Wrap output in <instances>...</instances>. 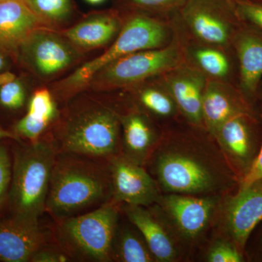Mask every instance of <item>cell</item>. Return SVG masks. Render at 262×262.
<instances>
[{"mask_svg":"<svg viewBox=\"0 0 262 262\" xmlns=\"http://www.w3.org/2000/svg\"><path fill=\"white\" fill-rule=\"evenodd\" d=\"M112 195L110 171L96 160L58 153L52 171L46 211L58 221L93 211Z\"/></svg>","mask_w":262,"mask_h":262,"instance_id":"cell-1","label":"cell"},{"mask_svg":"<svg viewBox=\"0 0 262 262\" xmlns=\"http://www.w3.org/2000/svg\"><path fill=\"white\" fill-rule=\"evenodd\" d=\"M12 141L13 173L4 214L37 225L46 211L58 149L48 141Z\"/></svg>","mask_w":262,"mask_h":262,"instance_id":"cell-2","label":"cell"},{"mask_svg":"<svg viewBox=\"0 0 262 262\" xmlns=\"http://www.w3.org/2000/svg\"><path fill=\"white\" fill-rule=\"evenodd\" d=\"M118 210L106 203L82 214L58 221L57 239L69 257L91 261H112Z\"/></svg>","mask_w":262,"mask_h":262,"instance_id":"cell-3","label":"cell"},{"mask_svg":"<svg viewBox=\"0 0 262 262\" xmlns=\"http://www.w3.org/2000/svg\"><path fill=\"white\" fill-rule=\"evenodd\" d=\"M120 125V119L108 108L83 110L69 119L60 138V150L94 160H110L118 151Z\"/></svg>","mask_w":262,"mask_h":262,"instance_id":"cell-4","label":"cell"},{"mask_svg":"<svg viewBox=\"0 0 262 262\" xmlns=\"http://www.w3.org/2000/svg\"><path fill=\"white\" fill-rule=\"evenodd\" d=\"M166 27L160 20L144 15L131 18L116 42L102 56L88 62L69 77L67 84L81 87L97 72L122 57L136 52L163 48L168 39Z\"/></svg>","mask_w":262,"mask_h":262,"instance_id":"cell-5","label":"cell"},{"mask_svg":"<svg viewBox=\"0 0 262 262\" xmlns=\"http://www.w3.org/2000/svg\"><path fill=\"white\" fill-rule=\"evenodd\" d=\"M155 170L160 186L169 192L198 194L215 189V171L201 158L179 150H166L158 155Z\"/></svg>","mask_w":262,"mask_h":262,"instance_id":"cell-6","label":"cell"},{"mask_svg":"<svg viewBox=\"0 0 262 262\" xmlns=\"http://www.w3.org/2000/svg\"><path fill=\"white\" fill-rule=\"evenodd\" d=\"M177 12L196 38L211 46L232 43L242 24L232 0H186Z\"/></svg>","mask_w":262,"mask_h":262,"instance_id":"cell-7","label":"cell"},{"mask_svg":"<svg viewBox=\"0 0 262 262\" xmlns=\"http://www.w3.org/2000/svg\"><path fill=\"white\" fill-rule=\"evenodd\" d=\"M182 61V52L175 45L136 52L106 66L101 77L110 85H123L177 70Z\"/></svg>","mask_w":262,"mask_h":262,"instance_id":"cell-8","label":"cell"},{"mask_svg":"<svg viewBox=\"0 0 262 262\" xmlns=\"http://www.w3.org/2000/svg\"><path fill=\"white\" fill-rule=\"evenodd\" d=\"M108 171L115 203L146 207L160 201L161 196L154 179L141 165L124 155H116L110 160Z\"/></svg>","mask_w":262,"mask_h":262,"instance_id":"cell-9","label":"cell"},{"mask_svg":"<svg viewBox=\"0 0 262 262\" xmlns=\"http://www.w3.org/2000/svg\"><path fill=\"white\" fill-rule=\"evenodd\" d=\"M158 203L184 237L194 239L209 225L217 200L211 196L198 198L174 193L161 196Z\"/></svg>","mask_w":262,"mask_h":262,"instance_id":"cell-10","label":"cell"},{"mask_svg":"<svg viewBox=\"0 0 262 262\" xmlns=\"http://www.w3.org/2000/svg\"><path fill=\"white\" fill-rule=\"evenodd\" d=\"M262 221V181L239 189L226 203L225 225L238 249L246 246L250 234Z\"/></svg>","mask_w":262,"mask_h":262,"instance_id":"cell-11","label":"cell"},{"mask_svg":"<svg viewBox=\"0 0 262 262\" xmlns=\"http://www.w3.org/2000/svg\"><path fill=\"white\" fill-rule=\"evenodd\" d=\"M232 43L238 58L239 90L251 99L257 95L262 80V32L242 22Z\"/></svg>","mask_w":262,"mask_h":262,"instance_id":"cell-12","label":"cell"},{"mask_svg":"<svg viewBox=\"0 0 262 262\" xmlns=\"http://www.w3.org/2000/svg\"><path fill=\"white\" fill-rule=\"evenodd\" d=\"M241 115L252 113L247 98L239 90L215 81L206 84L202 101V118L212 136H214L229 119Z\"/></svg>","mask_w":262,"mask_h":262,"instance_id":"cell-13","label":"cell"},{"mask_svg":"<svg viewBox=\"0 0 262 262\" xmlns=\"http://www.w3.org/2000/svg\"><path fill=\"white\" fill-rule=\"evenodd\" d=\"M44 245L39 225L0 215V261L30 262L33 255Z\"/></svg>","mask_w":262,"mask_h":262,"instance_id":"cell-14","label":"cell"},{"mask_svg":"<svg viewBox=\"0 0 262 262\" xmlns=\"http://www.w3.org/2000/svg\"><path fill=\"white\" fill-rule=\"evenodd\" d=\"M22 46L28 61L42 75H51L60 72L73 59L70 46L53 33L38 29Z\"/></svg>","mask_w":262,"mask_h":262,"instance_id":"cell-15","label":"cell"},{"mask_svg":"<svg viewBox=\"0 0 262 262\" xmlns=\"http://www.w3.org/2000/svg\"><path fill=\"white\" fill-rule=\"evenodd\" d=\"M253 121L252 115L232 117L225 122L214 135L228 159L234 166L246 170V173L253 161Z\"/></svg>","mask_w":262,"mask_h":262,"instance_id":"cell-16","label":"cell"},{"mask_svg":"<svg viewBox=\"0 0 262 262\" xmlns=\"http://www.w3.org/2000/svg\"><path fill=\"white\" fill-rule=\"evenodd\" d=\"M42 24L24 0H0V46L9 49L21 46Z\"/></svg>","mask_w":262,"mask_h":262,"instance_id":"cell-17","label":"cell"},{"mask_svg":"<svg viewBox=\"0 0 262 262\" xmlns=\"http://www.w3.org/2000/svg\"><path fill=\"white\" fill-rule=\"evenodd\" d=\"M125 213L139 230L158 261H173L178 256L177 248L168 231L151 212L143 206L126 205Z\"/></svg>","mask_w":262,"mask_h":262,"instance_id":"cell-18","label":"cell"},{"mask_svg":"<svg viewBox=\"0 0 262 262\" xmlns=\"http://www.w3.org/2000/svg\"><path fill=\"white\" fill-rule=\"evenodd\" d=\"M176 72L168 80L170 96L188 120L199 125L203 122L202 101L206 84L204 77L191 69Z\"/></svg>","mask_w":262,"mask_h":262,"instance_id":"cell-19","label":"cell"},{"mask_svg":"<svg viewBox=\"0 0 262 262\" xmlns=\"http://www.w3.org/2000/svg\"><path fill=\"white\" fill-rule=\"evenodd\" d=\"M120 120L123 127V155L141 165L156 142L154 131L145 117L138 114H131Z\"/></svg>","mask_w":262,"mask_h":262,"instance_id":"cell-20","label":"cell"},{"mask_svg":"<svg viewBox=\"0 0 262 262\" xmlns=\"http://www.w3.org/2000/svg\"><path fill=\"white\" fill-rule=\"evenodd\" d=\"M118 29V23L111 16L89 19L67 31V37L77 46L94 48L103 46L113 38Z\"/></svg>","mask_w":262,"mask_h":262,"instance_id":"cell-21","label":"cell"},{"mask_svg":"<svg viewBox=\"0 0 262 262\" xmlns=\"http://www.w3.org/2000/svg\"><path fill=\"white\" fill-rule=\"evenodd\" d=\"M122 262L156 261L142 235L130 229L117 228L112 248V260Z\"/></svg>","mask_w":262,"mask_h":262,"instance_id":"cell-22","label":"cell"},{"mask_svg":"<svg viewBox=\"0 0 262 262\" xmlns=\"http://www.w3.org/2000/svg\"><path fill=\"white\" fill-rule=\"evenodd\" d=\"M194 56L198 66L212 77L222 78L228 75V58L220 51L211 48H201L196 50Z\"/></svg>","mask_w":262,"mask_h":262,"instance_id":"cell-23","label":"cell"},{"mask_svg":"<svg viewBox=\"0 0 262 262\" xmlns=\"http://www.w3.org/2000/svg\"><path fill=\"white\" fill-rule=\"evenodd\" d=\"M41 19L59 21L70 13V0H24Z\"/></svg>","mask_w":262,"mask_h":262,"instance_id":"cell-24","label":"cell"},{"mask_svg":"<svg viewBox=\"0 0 262 262\" xmlns=\"http://www.w3.org/2000/svg\"><path fill=\"white\" fill-rule=\"evenodd\" d=\"M56 113V105L49 91L47 89L36 91L29 101L27 115L48 125Z\"/></svg>","mask_w":262,"mask_h":262,"instance_id":"cell-25","label":"cell"},{"mask_svg":"<svg viewBox=\"0 0 262 262\" xmlns=\"http://www.w3.org/2000/svg\"><path fill=\"white\" fill-rule=\"evenodd\" d=\"M13 173L11 146L0 143V215L4 214Z\"/></svg>","mask_w":262,"mask_h":262,"instance_id":"cell-26","label":"cell"},{"mask_svg":"<svg viewBox=\"0 0 262 262\" xmlns=\"http://www.w3.org/2000/svg\"><path fill=\"white\" fill-rule=\"evenodd\" d=\"M140 101L151 113L162 117L170 116L175 108L173 98L156 89L144 90L140 95Z\"/></svg>","mask_w":262,"mask_h":262,"instance_id":"cell-27","label":"cell"},{"mask_svg":"<svg viewBox=\"0 0 262 262\" xmlns=\"http://www.w3.org/2000/svg\"><path fill=\"white\" fill-rule=\"evenodd\" d=\"M232 1L239 20L262 32V3L251 0Z\"/></svg>","mask_w":262,"mask_h":262,"instance_id":"cell-28","label":"cell"},{"mask_svg":"<svg viewBox=\"0 0 262 262\" xmlns=\"http://www.w3.org/2000/svg\"><path fill=\"white\" fill-rule=\"evenodd\" d=\"M25 101V90L19 81L15 80L0 87V106L5 110H20L23 107Z\"/></svg>","mask_w":262,"mask_h":262,"instance_id":"cell-29","label":"cell"},{"mask_svg":"<svg viewBox=\"0 0 262 262\" xmlns=\"http://www.w3.org/2000/svg\"><path fill=\"white\" fill-rule=\"evenodd\" d=\"M207 261L241 262L244 261V258L235 245L222 241L213 245L207 255Z\"/></svg>","mask_w":262,"mask_h":262,"instance_id":"cell-30","label":"cell"},{"mask_svg":"<svg viewBox=\"0 0 262 262\" xmlns=\"http://www.w3.org/2000/svg\"><path fill=\"white\" fill-rule=\"evenodd\" d=\"M133 5L143 9L168 13L177 12L186 0H130Z\"/></svg>","mask_w":262,"mask_h":262,"instance_id":"cell-31","label":"cell"},{"mask_svg":"<svg viewBox=\"0 0 262 262\" xmlns=\"http://www.w3.org/2000/svg\"><path fill=\"white\" fill-rule=\"evenodd\" d=\"M69 256L63 251L53 248H46V245L33 255L30 262H61L68 261Z\"/></svg>","mask_w":262,"mask_h":262,"instance_id":"cell-32","label":"cell"},{"mask_svg":"<svg viewBox=\"0 0 262 262\" xmlns=\"http://www.w3.org/2000/svg\"><path fill=\"white\" fill-rule=\"evenodd\" d=\"M262 180V146L259 153L253 160L251 167L248 169L247 173L245 174L244 179L241 182V188H246L251 185L253 183Z\"/></svg>","mask_w":262,"mask_h":262,"instance_id":"cell-33","label":"cell"},{"mask_svg":"<svg viewBox=\"0 0 262 262\" xmlns=\"http://www.w3.org/2000/svg\"><path fill=\"white\" fill-rule=\"evenodd\" d=\"M6 139H9V140L22 141L21 139H19L18 136L15 135L13 131L5 130L3 127L0 126V141L6 140Z\"/></svg>","mask_w":262,"mask_h":262,"instance_id":"cell-34","label":"cell"},{"mask_svg":"<svg viewBox=\"0 0 262 262\" xmlns=\"http://www.w3.org/2000/svg\"><path fill=\"white\" fill-rule=\"evenodd\" d=\"M16 80V77L14 74L10 72H5L0 74V87L5 84L10 83Z\"/></svg>","mask_w":262,"mask_h":262,"instance_id":"cell-35","label":"cell"},{"mask_svg":"<svg viewBox=\"0 0 262 262\" xmlns=\"http://www.w3.org/2000/svg\"><path fill=\"white\" fill-rule=\"evenodd\" d=\"M6 65V61H5V57L0 53V71L3 70Z\"/></svg>","mask_w":262,"mask_h":262,"instance_id":"cell-36","label":"cell"},{"mask_svg":"<svg viewBox=\"0 0 262 262\" xmlns=\"http://www.w3.org/2000/svg\"><path fill=\"white\" fill-rule=\"evenodd\" d=\"M87 1L91 4H98V3H102L103 0H87Z\"/></svg>","mask_w":262,"mask_h":262,"instance_id":"cell-37","label":"cell"},{"mask_svg":"<svg viewBox=\"0 0 262 262\" xmlns=\"http://www.w3.org/2000/svg\"><path fill=\"white\" fill-rule=\"evenodd\" d=\"M259 90H260V91H261V95H262V80H261V82H260L259 87H258V91H259Z\"/></svg>","mask_w":262,"mask_h":262,"instance_id":"cell-38","label":"cell"},{"mask_svg":"<svg viewBox=\"0 0 262 262\" xmlns=\"http://www.w3.org/2000/svg\"><path fill=\"white\" fill-rule=\"evenodd\" d=\"M251 1L261 2V3H262V0H251Z\"/></svg>","mask_w":262,"mask_h":262,"instance_id":"cell-39","label":"cell"},{"mask_svg":"<svg viewBox=\"0 0 262 262\" xmlns=\"http://www.w3.org/2000/svg\"><path fill=\"white\" fill-rule=\"evenodd\" d=\"M262 181V180H261Z\"/></svg>","mask_w":262,"mask_h":262,"instance_id":"cell-40","label":"cell"}]
</instances>
